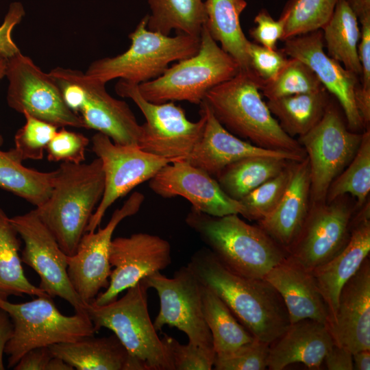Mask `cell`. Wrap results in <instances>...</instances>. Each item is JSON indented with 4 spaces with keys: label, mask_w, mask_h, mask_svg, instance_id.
Segmentation results:
<instances>
[{
    "label": "cell",
    "mask_w": 370,
    "mask_h": 370,
    "mask_svg": "<svg viewBox=\"0 0 370 370\" xmlns=\"http://www.w3.org/2000/svg\"><path fill=\"white\" fill-rule=\"evenodd\" d=\"M7 58L0 53V81L5 77ZM3 143V138L0 134V146Z\"/></svg>",
    "instance_id": "9f6ffc18"
},
{
    "label": "cell",
    "mask_w": 370,
    "mask_h": 370,
    "mask_svg": "<svg viewBox=\"0 0 370 370\" xmlns=\"http://www.w3.org/2000/svg\"><path fill=\"white\" fill-rule=\"evenodd\" d=\"M161 340L171 359L174 370H211L215 352L199 346L182 344L175 338L164 334Z\"/></svg>",
    "instance_id": "b9f144b4"
},
{
    "label": "cell",
    "mask_w": 370,
    "mask_h": 370,
    "mask_svg": "<svg viewBox=\"0 0 370 370\" xmlns=\"http://www.w3.org/2000/svg\"><path fill=\"white\" fill-rule=\"evenodd\" d=\"M310 167L306 157L293 162L289 182L277 207L258 221V225L287 254L306 221L310 208Z\"/></svg>",
    "instance_id": "cb8c5ba5"
},
{
    "label": "cell",
    "mask_w": 370,
    "mask_h": 370,
    "mask_svg": "<svg viewBox=\"0 0 370 370\" xmlns=\"http://www.w3.org/2000/svg\"><path fill=\"white\" fill-rule=\"evenodd\" d=\"M51 354L77 370H144L114 334L86 336L49 346Z\"/></svg>",
    "instance_id": "4316f807"
},
{
    "label": "cell",
    "mask_w": 370,
    "mask_h": 370,
    "mask_svg": "<svg viewBox=\"0 0 370 370\" xmlns=\"http://www.w3.org/2000/svg\"><path fill=\"white\" fill-rule=\"evenodd\" d=\"M153 192L163 198L186 199L192 208L209 215L241 214L239 201L227 196L217 180L188 160L169 163L149 180Z\"/></svg>",
    "instance_id": "d6986e66"
},
{
    "label": "cell",
    "mask_w": 370,
    "mask_h": 370,
    "mask_svg": "<svg viewBox=\"0 0 370 370\" xmlns=\"http://www.w3.org/2000/svg\"><path fill=\"white\" fill-rule=\"evenodd\" d=\"M261 81L239 71L210 90L204 101L230 133L258 147L306 157L297 140L288 135L270 112L260 92Z\"/></svg>",
    "instance_id": "3957f363"
},
{
    "label": "cell",
    "mask_w": 370,
    "mask_h": 370,
    "mask_svg": "<svg viewBox=\"0 0 370 370\" xmlns=\"http://www.w3.org/2000/svg\"><path fill=\"white\" fill-rule=\"evenodd\" d=\"M354 369H370V349H362L352 354Z\"/></svg>",
    "instance_id": "db71d44e"
},
{
    "label": "cell",
    "mask_w": 370,
    "mask_h": 370,
    "mask_svg": "<svg viewBox=\"0 0 370 370\" xmlns=\"http://www.w3.org/2000/svg\"><path fill=\"white\" fill-rule=\"evenodd\" d=\"M73 367L69 365L62 359L58 357H53L49 362L47 370H73Z\"/></svg>",
    "instance_id": "11a10c76"
},
{
    "label": "cell",
    "mask_w": 370,
    "mask_h": 370,
    "mask_svg": "<svg viewBox=\"0 0 370 370\" xmlns=\"http://www.w3.org/2000/svg\"><path fill=\"white\" fill-rule=\"evenodd\" d=\"M199 106L206 116L205 127L187 160L214 178L226 166L247 157L270 156L291 161H300L306 158L297 153L262 148L241 139L216 119L205 101Z\"/></svg>",
    "instance_id": "44dd1931"
},
{
    "label": "cell",
    "mask_w": 370,
    "mask_h": 370,
    "mask_svg": "<svg viewBox=\"0 0 370 370\" xmlns=\"http://www.w3.org/2000/svg\"><path fill=\"white\" fill-rule=\"evenodd\" d=\"M284 42L282 51L307 64L325 90L336 97L344 112L347 127L353 132L364 128L354 103L358 76L324 51L321 29L288 38Z\"/></svg>",
    "instance_id": "ffe728a7"
},
{
    "label": "cell",
    "mask_w": 370,
    "mask_h": 370,
    "mask_svg": "<svg viewBox=\"0 0 370 370\" xmlns=\"http://www.w3.org/2000/svg\"><path fill=\"white\" fill-rule=\"evenodd\" d=\"M147 28L169 36L172 30L199 37L206 14L202 0H147Z\"/></svg>",
    "instance_id": "e575fe53"
},
{
    "label": "cell",
    "mask_w": 370,
    "mask_h": 370,
    "mask_svg": "<svg viewBox=\"0 0 370 370\" xmlns=\"http://www.w3.org/2000/svg\"><path fill=\"white\" fill-rule=\"evenodd\" d=\"M199 38L196 54L169 66L160 77L138 85L145 99L154 103L185 101L199 105L210 90L239 73L236 61L212 38L205 25Z\"/></svg>",
    "instance_id": "8992f818"
},
{
    "label": "cell",
    "mask_w": 370,
    "mask_h": 370,
    "mask_svg": "<svg viewBox=\"0 0 370 370\" xmlns=\"http://www.w3.org/2000/svg\"><path fill=\"white\" fill-rule=\"evenodd\" d=\"M53 357L49 347L34 348L25 353L13 367L14 370H47Z\"/></svg>",
    "instance_id": "c3c4849f"
},
{
    "label": "cell",
    "mask_w": 370,
    "mask_h": 370,
    "mask_svg": "<svg viewBox=\"0 0 370 370\" xmlns=\"http://www.w3.org/2000/svg\"><path fill=\"white\" fill-rule=\"evenodd\" d=\"M188 265L199 282L216 294L256 338L271 344L290 325L281 296L264 279L232 272L207 247L195 251Z\"/></svg>",
    "instance_id": "6da1fadb"
},
{
    "label": "cell",
    "mask_w": 370,
    "mask_h": 370,
    "mask_svg": "<svg viewBox=\"0 0 370 370\" xmlns=\"http://www.w3.org/2000/svg\"><path fill=\"white\" fill-rule=\"evenodd\" d=\"M295 161L276 176L264 182L239 200L242 215L249 221H258L271 214L278 205L289 182Z\"/></svg>",
    "instance_id": "f35d334b"
},
{
    "label": "cell",
    "mask_w": 370,
    "mask_h": 370,
    "mask_svg": "<svg viewBox=\"0 0 370 370\" xmlns=\"http://www.w3.org/2000/svg\"><path fill=\"white\" fill-rule=\"evenodd\" d=\"M290 162L270 156L247 157L226 166L215 179L227 196L239 201L279 174Z\"/></svg>",
    "instance_id": "4dcf8cb0"
},
{
    "label": "cell",
    "mask_w": 370,
    "mask_h": 370,
    "mask_svg": "<svg viewBox=\"0 0 370 370\" xmlns=\"http://www.w3.org/2000/svg\"><path fill=\"white\" fill-rule=\"evenodd\" d=\"M145 280L160 299V310L153 323L155 329L160 331L165 325L176 328L187 335L188 343L214 351L203 314L201 284L190 267H180L172 278L158 271Z\"/></svg>",
    "instance_id": "4fadbf2b"
},
{
    "label": "cell",
    "mask_w": 370,
    "mask_h": 370,
    "mask_svg": "<svg viewBox=\"0 0 370 370\" xmlns=\"http://www.w3.org/2000/svg\"><path fill=\"white\" fill-rule=\"evenodd\" d=\"M22 161L14 148L0 149V188L38 208L50 196L54 171L40 172L24 166Z\"/></svg>",
    "instance_id": "d6a6232c"
},
{
    "label": "cell",
    "mask_w": 370,
    "mask_h": 370,
    "mask_svg": "<svg viewBox=\"0 0 370 370\" xmlns=\"http://www.w3.org/2000/svg\"><path fill=\"white\" fill-rule=\"evenodd\" d=\"M357 211L348 195L330 202L311 204L288 256L310 271L325 263L347 245Z\"/></svg>",
    "instance_id": "5bb4252c"
},
{
    "label": "cell",
    "mask_w": 370,
    "mask_h": 370,
    "mask_svg": "<svg viewBox=\"0 0 370 370\" xmlns=\"http://www.w3.org/2000/svg\"><path fill=\"white\" fill-rule=\"evenodd\" d=\"M267 105L290 136H303L322 119L329 105L325 88L320 90L269 99Z\"/></svg>",
    "instance_id": "f1b7e54d"
},
{
    "label": "cell",
    "mask_w": 370,
    "mask_h": 370,
    "mask_svg": "<svg viewBox=\"0 0 370 370\" xmlns=\"http://www.w3.org/2000/svg\"><path fill=\"white\" fill-rule=\"evenodd\" d=\"M24 15L23 5L20 2H13L10 5L3 23L0 26V53L5 58L20 51L12 38V32Z\"/></svg>",
    "instance_id": "bcb514c9"
},
{
    "label": "cell",
    "mask_w": 370,
    "mask_h": 370,
    "mask_svg": "<svg viewBox=\"0 0 370 370\" xmlns=\"http://www.w3.org/2000/svg\"><path fill=\"white\" fill-rule=\"evenodd\" d=\"M324 87L313 71L297 58H288L285 65L271 80L262 82L260 90L269 99L313 92Z\"/></svg>",
    "instance_id": "8d00e7d4"
},
{
    "label": "cell",
    "mask_w": 370,
    "mask_h": 370,
    "mask_svg": "<svg viewBox=\"0 0 370 370\" xmlns=\"http://www.w3.org/2000/svg\"><path fill=\"white\" fill-rule=\"evenodd\" d=\"M89 139L84 134L62 127L48 143L46 151L49 161L80 164L85 160Z\"/></svg>",
    "instance_id": "7bdbcfd3"
},
{
    "label": "cell",
    "mask_w": 370,
    "mask_h": 370,
    "mask_svg": "<svg viewBox=\"0 0 370 370\" xmlns=\"http://www.w3.org/2000/svg\"><path fill=\"white\" fill-rule=\"evenodd\" d=\"M323 361L329 370L354 369L352 353L334 343L326 354Z\"/></svg>",
    "instance_id": "681fc988"
},
{
    "label": "cell",
    "mask_w": 370,
    "mask_h": 370,
    "mask_svg": "<svg viewBox=\"0 0 370 370\" xmlns=\"http://www.w3.org/2000/svg\"><path fill=\"white\" fill-rule=\"evenodd\" d=\"M205 27L212 38L238 63L240 71L254 73L248 55L249 40L243 32L240 16L245 0H206Z\"/></svg>",
    "instance_id": "83f0119b"
},
{
    "label": "cell",
    "mask_w": 370,
    "mask_h": 370,
    "mask_svg": "<svg viewBox=\"0 0 370 370\" xmlns=\"http://www.w3.org/2000/svg\"><path fill=\"white\" fill-rule=\"evenodd\" d=\"M360 23L370 20V0H345Z\"/></svg>",
    "instance_id": "f5cc1de1"
},
{
    "label": "cell",
    "mask_w": 370,
    "mask_h": 370,
    "mask_svg": "<svg viewBox=\"0 0 370 370\" xmlns=\"http://www.w3.org/2000/svg\"><path fill=\"white\" fill-rule=\"evenodd\" d=\"M270 344L255 338L234 352L215 355L213 369L264 370L267 367Z\"/></svg>",
    "instance_id": "60d3db41"
},
{
    "label": "cell",
    "mask_w": 370,
    "mask_h": 370,
    "mask_svg": "<svg viewBox=\"0 0 370 370\" xmlns=\"http://www.w3.org/2000/svg\"><path fill=\"white\" fill-rule=\"evenodd\" d=\"M23 114L25 123L14 136V149L23 160H40L58 127L27 113Z\"/></svg>",
    "instance_id": "ab89813d"
},
{
    "label": "cell",
    "mask_w": 370,
    "mask_h": 370,
    "mask_svg": "<svg viewBox=\"0 0 370 370\" xmlns=\"http://www.w3.org/2000/svg\"><path fill=\"white\" fill-rule=\"evenodd\" d=\"M264 279L281 296L291 324L311 319L326 325L328 308L310 271L287 256Z\"/></svg>",
    "instance_id": "d4e9b609"
},
{
    "label": "cell",
    "mask_w": 370,
    "mask_h": 370,
    "mask_svg": "<svg viewBox=\"0 0 370 370\" xmlns=\"http://www.w3.org/2000/svg\"><path fill=\"white\" fill-rule=\"evenodd\" d=\"M369 252L370 206L367 201L354 216L351 236L345 247L310 271L328 308L327 323L335 317L343 286L358 271Z\"/></svg>",
    "instance_id": "603a6c76"
},
{
    "label": "cell",
    "mask_w": 370,
    "mask_h": 370,
    "mask_svg": "<svg viewBox=\"0 0 370 370\" xmlns=\"http://www.w3.org/2000/svg\"><path fill=\"white\" fill-rule=\"evenodd\" d=\"M10 218L0 207V299L11 295L49 296L25 277L19 256L21 241Z\"/></svg>",
    "instance_id": "1f68e13d"
},
{
    "label": "cell",
    "mask_w": 370,
    "mask_h": 370,
    "mask_svg": "<svg viewBox=\"0 0 370 370\" xmlns=\"http://www.w3.org/2000/svg\"><path fill=\"white\" fill-rule=\"evenodd\" d=\"M105 188L102 162H62L54 171L48 199L35 210L62 250L73 256Z\"/></svg>",
    "instance_id": "7a4b0ae2"
},
{
    "label": "cell",
    "mask_w": 370,
    "mask_h": 370,
    "mask_svg": "<svg viewBox=\"0 0 370 370\" xmlns=\"http://www.w3.org/2000/svg\"><path fill=\"white\" fill-rule=\"evenodd\" d=\"M0 308L8 313L13 324L12 335L4 352L8 356L9 369L34 348L72 342L97 332L88 314L64 315L50 296L21 304L0 299Z\"/></svg>",
    "instance_id": "9c48e42d"
},
{
    "label": "cell",
    "mask_w": 370,
    "mask_h": 370,
    "mask_svg": "<svg viewBox=\"0 0 370 370\" xmlns=\"http://www.w3.org/2000/svg\"><path fill=\"white\" fill-rule=\"evenodd\" d=\"M361 138L362 134L350 131L330 104L320 121L298 137L309 162L310 205L325 202L331 183L353 159Z\"/></svg>",
    "instance_id": "8fae6325"
},
{
    "label": "cell",
    "mask_w": 370,
    "mask_h": 370,
    "mask_svg": "<svg viewBox=\"0 0 370 370\" xmlns=\"http://www.w3.org/2000/svg\"><path fill=\"white\" fill-rule=\"evenodd\" d=\"M13 324L8 313L0 308V370H4L3 356L7 343L12 337Z\"/></svg>",
    "instance_id": "816d5d0a"
},
{
    "label": "cell",
    "mask_w": 370,
    "mask_h": 370,
    "mask_svg": "<svg viewBox=\"0 0 370 370\" xmlns=\"http://www.w3.org/2000/svg\"><path fill=\"white\" fill-rule=\"evenodd\" d=\"M358 53L362 69V86L370 88V20L360 23Z\"/></svg>",
    "instance_id": "7dc6e473"
},
{
    "label": "cell",
    "mask_w": 370,
    "mask_h": 370,
    "mask_svg": "<svg viewBox=\"0 0 370 370\" xmlns=\"http://www.w3.org/2000/svg\"><path fill=\"white\" fill-rule=\"evenodd\" d=\"M338 0H291L281 40L322 29L330 19Z\"/></svg>",
    "instance_id": "74e56055"
},
{
    "label": "cell",
    "mask_w": 370,
    "mask_h": 370,
    "mask_svg": "<svg viewBox=\"0 0 370 370\" xmlns=\"http://www.w3.org/2000/svg\"><path fill=\"white\" fill-rule=\"evenodd\" d=\"M185 222L219 262L238 275L264 279L288 256L258 225L246 223L237 214L216 217L191 208Z\"/></svg>",
    "instance_id": "277c9868"
},
{
    "label": "cell",
    "mask_w": 370,
    "mask_h": 370,
    "mask_svg": "<svg viewBox=\"0 0 370 370\" xmlns=\"http://www.w3.org/2000/svg\"><path fill=\"white\" fill-rule=\"evenodd\" d=\"M359 22L345 0H338L334 11L323 27L328 55L357 76L361 75L358 46L360 37Z\"/></svg>",
    "instance_id": "f546056e"
},
{
    "label": "cell",
    "mask_w": 370,
    "mask_h": 370,
    "mask_svg": "<svg viewBox=\"0 0 370 370\" xmlns=\"http://www.w3.org/2000/svg\"><path fill=\"white\" fill-rule=\"evenodd\" d=\"M248 55L251 71L261 83L273 79L288 60L282 50L270 49L251 41Z\"/></svg>",
    "instance_id": "ee69618b"
},
{
    "label": "cell",
    "mask_w": 370,
    "mask_h": 370,
    "mask_svg": "<svg viewBox=\"0 0 370 370\" xmlns=\"http://www.w3.org/2000/svg\"><path fill=\"white\" fill-rule=\"evenodd\" d=\"M201 299L204 317L212 335L216 356L230 354L256 338L240 323L226 304L201 284Z\"/></svg>",
    "instance_id": "836d02e7"
},
{
    "label": "cell",
    "mask_w": 370,
    "mask_h": 370,
    "mask_svg": "<svg viewBox=\"0 0 370 370\" xmlns=\"http://www.w3.org/2000/svg\"><path fill=\"white\" fill-rule=\"evenodd\" d=\"M354 103L363 127L369 129L370 124V88L358 85L354 91Z\"/></svg>",
    "instance_id": "f907efd6"
},
{
    "label": "cell",
    "mask_w": 370,
    "mask_h": 370,
    "mask_svg": "<svg viewBox=\"0 0 370 370\" xmlns=\"http://www.w3.org/2000/svg\"><path fill=\"white\" fill-rule=\"evenodd\" d=\"M8 105L58 127L85 128L82 119L65 103L54 79L21 51L7 58Z\"/></svg>",
    "instance_id": "7c38bea8"
},
{
    "label": "cell",
    "mask_w": 370,
    "mask_h": 370,
    "mask_svg": "<svg viewBox=\"0 0 370 370\" xmlns=\"http://www.w3.org/2000/svg\"><path fill=\"white\" fill-rule=\"evenodd\" d=\"M49 73L85 128L108 136L115 144L138 147L140 125L127 103L112 97L104 84L75 69L56 67Z\"/></svg>",
    "instance_id": "ba28073f"
},
{
    "label": "cell",
    "mask_w": 370,
    "mask_h": 370,
    "mask_svg": "<svg viewBox=\"0 0 370 370\" xmlns=\"http://www.w3.org/2000/svg\"><path fill=\"white\" fill-rule=\"evenodd\" d=\"M288 13L286 5L280 18L276 21L266 10H261L254 18L256 26L249 30L250 36L256 43L276 49L278 41L282 40Z\"/></svg>",
    "instance_id": "f6af8a7d"
},
{
    "label": "cell",
    "mask_w": 370,
    "mask_h": 370,
    "mask_svg": "<svg viewBox=\"0 0 370 370\" xmlns=\"http://www.w3.org/2000/svg\"><path fill=\"white\" fill-rule=\"evenodd\" d=\"M115 91L132 99L145 116L138 143L140 149L174 162L188 160L205 127L206 116L201 110L199 119L192 122L184 109L173 101L154 103L145 99L138 84L119 79Z\"/></svg>",
    "instance_id": "30bf717a"
},
{
    "label": "cell",
    "mask_w": 370,
    "mask_h": 370,
    "mask_svg": "<svg viewBox=\"0 0 370 370\" xmlns=\"http://www.w3.org/2000/svg\"><path fill=\"white\" fill-rule=\"evenodd\" d=\"M92 143L93 152L102 162L105 188L86 232L96 230L106 210L116 199L151 179L166 164L174 162L147 153L137 146L115 144L101 132L92 137Z\"/></svg>",
    "instance_id": "2e32d148"
},
{
    "label": "cell",
    "mask_w": 370,
    "mask_h": 370,
    "mask_svg": "<svg viewBox=\"0 0 370 370\" xmlns=\"http://www.w3.org/2000/svg\"><path fill=\"white\" fill-rule=\"evenodd\" d=\"M10 221L25 244L21 261L38 275V287L52 298L59 297L66 301L75 312L87 314V305L75 292L68 276V256L35 209L11 217Z\"/></svg>",
    "instance_id": "9a60e30c"
},
{
    "label": "cell",
    "mask_w": 370,
    "mask_h": 370,
    "mask_svg": "<svg viewBox=\"0 0 370 370\" xmlns=\"http://www.w3.org/2000/svg\"><path fill=\"white\" fill-rule=\"evenodd\" d=\"M149 288L142 279L119 299L103 306L87 304L86 312L96 332L102 328L112 330L144 370H174L149 314Z\"/></svg>",
    "instance_id": "52a82bcc"
},
{
    "label": "cell",
    "mask_w": 370,
    "mask_h": 370,
    "mask_svg": "<svg viewBox=\"0 0 370 370\" xmlns=\"http://www.w3.org/2000/svg\"><path fill=\"white\" fill-rule=\"evenodd\" d=\"M171 245L157 235L136 233L112 240L109 284L92 303L103 306L118 299L119 295L142 279L165 269L171 263Z\"/></svg>",
    "instance_id": "ac0fdd59"
},
{
    "label": "cell",
    "mask_w": 370,
    "mask_h": 370,
    "mask_svg": "<svg viewBox=\"0 0 370 370\" xmlns=\"http://www.w3.org/2000/svg\"><path fill=\"white\" fill-rule=\"evenodd\" d=\"M334 343L352 354L370 349V260L343 286L334 319L326 324Z\"/></svg>",
    "instance_id": "7402d4cb"
},
{
    "label": "cell",
    "mask_w": 370,
    "mask_h": 370,
    "mask_svg": "<svg viewBox=\"0 0 370 370\" xmlns=\"http://www.w3.org/2000/svg\"><path fill=\"white\" fill-rule=\"evenodd\" d=\"M144 199L143 193L134 192L121 208L114 211L103 228H99L97 232H86L75 253L68 256L69 280L86 305L94 301L101 289L108 286L112 271L110 248L115 228L122 220L136 214Z\"/></svg>",
    "instance_id": "e0dca14e"
},
{
    "label": "cell",
    "mask_w": 370,
    "mask_h": 370,
    "mask_svg": "<svg viewBox=\"0 0 370 370\" xmlns=\"http://www.w3.org/2000/svg\"><path fill=\"white\" fill-rule=\"evenodd\" d=\"M370 192V130L362 134L357 152L348 165L331 183L326 202L348 195L355 199L358 210L367 201Z\"/></svg>",
    "instance_id": "d590c367"
},
{
    "label": "cell",
    "mask_w": 370,
    "mask_h": 370,
    "mask_svg": "<svg viewBox=\"0 0 370 370\" xmlns=\"http://www.w3.org/2000/svg\"><path fill=\"white\" fill-rule=\"evenodd\" d=\"M147 25V14L129 34L131 45L125 51L92 62L85 75L104 84L119 79L138 85L160 77L171 63L197 53L199 37L184 34L170 36L151 31Z\"/></svg>",
    "instance_id": "5b68a950"
},
{
    "label": "cell",
    "mask_w": 370,
    "mask_h": 370,
    "mask_svg": "<svg viewBox=\"0 0 370 370\" xmlns=\"http://www.w3.org/2000/svg\"><path fill=\"white\" fill-rule=\"evenodd\" d=\"M334 345L325 324L303 319L290 324L287 330L270 344L267 367L282 370L293 363L319 369Z\"/></svg>",
    "instance_id": "484cf974"
}]
</instances>
